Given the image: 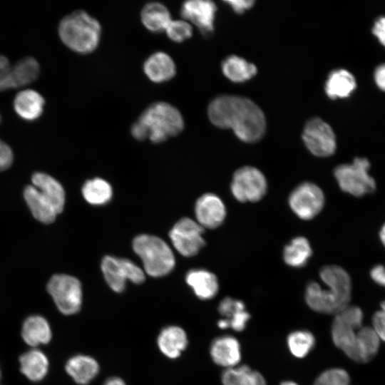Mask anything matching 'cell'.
Masks as SVG:
<instances>
[{"instance_id": "1", "label": "cell", "mask_w": 385, "mask_h": 385, "mask_svg": "<svg viewBox=\"0 0 385 385\" xmlns=\"http://www.w3.org/2000/svg\"><path fill=\"white\" fill-rule=\"evenodd\" d=\"M210 120L221 128H231L242 141L253 143L265 131V118L252 101L240 96L223 95L215 98L207 109Z\"/></svg>"}, {"instance_id": "2", "label": "cell", "mask_w": 385, "mask_h": 385, "mask_svg": "<svg viewBox=\"0 0 385 385\" xmlns=\"http://www.w3.org/2000/svg\"><path fill=\"white\" fill-rule=\"evenodd\" d=\"M363 319L362 309L349 305L335 314L331 331L335 346L359 363L373 359L379 351L381 342L371 327L363 325Z\"/></svg>"}, {"instance_id": "3", "label": "cell", "mask_w": 385, "mask_h": 385, "mask_svg": "<svg viewBox=\"0 0 385 385\" xmlns=\"http://www.w3.org/2000/svg\"><path fill=\"white\" fill-rule=\"evenodd\" d=\"M319 276L326 287L310 282L305 289V301L315 312L335 315L349 305L351 278L344 268L337 265L324 267Z\"/></svg>"}, {"instance_id": "4", "label": "cell", "mask_w": 385, "mask_h": 385, "mask_svg": "<svg viewBox=\"0 0 385 385\" xmlns=\"http://www.w3.org/2000/svg\"><path fill=\"white\" fill-rule=\"evenodd\" d=\"M184 120L179 110L167 102H155L132 125L130 132L138 140L160 143L183 131Z\"/></svg>"}, {"instance_id": "5", "label": "cell", "mask_w": 385, "mask_h": 385, "mask_svg": "<svg viewBox=\"0 0 385 385\" xmlns=\"http://www.w3.org/2000/svg\"><path fill=\"white\" fill-rule=\"evenodd\" d=\"M60 39L71 51L88 54L98 47L101 26L96 19L86 11L78 10L64 16L58 27Z\"/></svg>"}, {"instance_id": "6", "label": "cell", "mask_w": 385, "mask_h": 385, "mask_svg": "<svg viewBox=\"0 0 385 385\" xmlns=\"http://www.w3.org/2000/svg\"><path fill=\"white\" fill-rule=\"evenodd\" d=\"M133 249L141 259L145 273L153 277L165 276L175 267V259L171 248L157 236H136L133 240Z\"/></svg>"}, {"instance_id": "7", "label": "cell", "mask_w": 385, "mask_h": 385, "mask_svg": "<svg viewBox=\"0 0 385 385\" xmlns=\"http://www.w3.org/2000/svg\"><path fill=\"white\" fill-rule=\"evenodd\" d=\"M370 163L365 158H356L351 163L337 166L334 175L342 191L362 197L376 190V183L369 174Z\"/></svg>"}, {"instance_id": "8", "label": "cell", "mask_w": 385, "mask_h": 385, "mask_svg": "<svg viewBox=\"0 0 385 385\" xmlns=\"http://www.w3.org/2000/svg\"><path fill=\"white\" fill-rule=\"evenodd\" d=\"M58 309L65 315L77 313L82 304V289L80 281L71 275H53L46 285Z\"/></svg>"}, {"instance_id": "9", "label": "cell", "mask_w": 385, "mask_h": 385, "mask_svg": "<svg viewBox=\"0 0 385 385\" xmlns=\"http://www.w3.org/2000/svg\"><path fill=\"white\" fill-rule=\"evenodd\" d=\"M101 268L107 284L115 292L125 289L127 280L141 284L145 279L144 271L128 259L106 256Z\"/></svg>"}, {"instance_id": "10", "label": "cell", "mask_w": 385, "mask_h": 385, "mask_svg": "<svg viewBox=\"0 0 385 385\" xmlns=\"http://www.w3.org/2000/svg\"><path fill=\"white\" fill-rule=\"evenodd\" d=\"M230 189L234 197L240 202H257L266 194L267 183L260 170L243 166L235 172Z\"/></svg>"}, {"instance_id": "11", "label": "cell", "mask_w": 385, "mask_h": 385, "mask_svg": "<svg viewBox=\"0 0 385 385\" xmlns=\"http://www.w3.org/2000/svg\"><path fill=\"white\" fill-rule=\"evenodd\" d=\"M204 228L189 217L181 218L169 232L175 249L184 257L197 255L205 245L202 237Z\"/></svg>"}, {"instance_id": "12", "label": "cell", "mask_w": 385, "mask_h": 385, "mask_svg": "<svg viewBox=\"0 0 385 385\" xmlns=\"http://www.w3.org/2000/svg\"><path fill=\"white\" fill-rule=\"evenodd\" d=\"M289 205L294 214L302 220L317 216L324 205L322 189L314 183L305 182L296 187L289 197Z\"/></svg>"}, {"instance_id": "13", "label": "cell", "mask_w": 385, "mask_h": 385, "mask_svg": "<svg viewBox=\"0 0 385 385\" xmlns=\"http://www.w3.org/2000/svg\"><path fill=\"white\" fill-rule=\"evenodd\" d=\"M302 138L308 150L318 157L330 156L337 148L332 128L319 118H314L307 123Z\"/></svg>"}, {"instance_id": "14", "label": "cell", "mask_w": 385, "mask_h": 385, "mask_svg": "<svg viewBox=\"0 0 385 385\" xmlns=\"http://www.w3.org/2000/svg\"><path fill=\"white\" fill-rule=\"evenodd\" d=\"M216 5L211 1L190 0L183 3L180 15L184 20L192 23L205 36H210L214 30Z\"/></svg>"}, {"instance_id": "15", "label": "cell", "mask_w": 385, "mask_h": 385, "mask_svg": "<svg viewBox=\"0 0 385 385\" xmlns=\"http://www.w3.org/2000/svg\"><path fill=\"white\" fill-rule=\"evenodd\" d=\"M195 214L197 222L203 228L219 227L226 217V208L222 200L213 193H206L196 201Z\"/></svg>"}, {"instance_id": "16", "label": "cell", "mask_w": 385, "mask_h": 385, "mask_svg": "<svg viewBox=\"0 0 385 385\" xmlns=\"http://www.w3.org/2000/svg\"><path fill=\"white\" fill-rule=\"evenodd\" d=\"M218 312L223 318L218 321L217 325L222 329L232 328L236 332H242L250 318L244 302L230 297H225L220 302Z\"/></svg>"}, {"instance_id": "17", "label": "cell", "mask_w": 385, "mask_h": 385, "mask_svg": "<svg viewBox=\"0 0 385 385\" xmlns=\"http://www.w3.org/2000/svg\"><path fill=\"white\" fill-rule=\"evenodd\" d=\"M210 356L219 366L227 369L235 367L241 359L240 343L232 336L217 337L211 344Z\"/></svg>"}, {"instance_id": "18", "label": "cell", "mask_w": 385, "mask_h": 385, "mask_svg": "<svg viewBox=\"0 0 385 385\" xmlns=\"http://www.w3.org/2000/svg\"><path fill=\"white\" fill-rule=\"evenodd\" d=\"M143 71L150 81L160 83L171 80L175 76L176 66L168 53L157 51L145 61Z\"/></svg>"}, {"instance_id": "19", "label": "cell", "mask_w": 385, "mask_h": 385, "mask_svg": "<svg viewBox=\"0 0 385 385\" xmlns=\"http://www.w3.org/2000/svg\"><path fill=\"white\" fill-rule=\"evenodd\" d=\"M24 200L34 217L43 224L54 222L58 212L53 204L33 185L24 189Z\"/></svg>"}, {"instance_id": "20", "label": "cell", "mask_w": 385, "mask_h": 385, "mask_svg": "<svg viewBox=\"0 0 385 385\" xmlns=\"http://www.w3.org/2000/svg\"><path fill=\"white\" fill-rule=\"evenodd\" d=\"M45 101L43 96L33 89L19 92L14 100V108L16 114L24 120H34L43 111Z\"/></svg>"}, {"instance_id": "21", "label": "cell", "mask_w": 385, "mask_h": 385, "mask_svg": "<svg viewBox=\"0 0 385 385\" xmlns=\"http://www.w3.org/2000/svg\"><path fill=\"white\" fill-rule=\"evenodd\" d=\"M185 281L196 297L202 300L213 298L218 292L219 284L217 277L204 269L190 270L186 274Z\"/></svg>"}, {"instance_id": "22", "label": "cell", "mask_w": 385, "mask_h": 385, "mask_svg": "<svg viewBox=\"0 0 385 385\" xmlns=\"http://www.w3.org/2000/svg\"><path fill=\"white\" fill-rule=\"evenodd\" d=\"M21 337L24 341L31 346L48 344L52 337L50 324L43 317L31 315L23 323Z\"/></svg>"}, {"instance_id": "23", "label": "cell", "mask_w": 385, "mask_h": 385, "mask_svg": "<svg viewBox=\"0 0 385 385\" xmlns=\"http://www.w3.org/2000/svg\"><path fill=\"white\" fill-rule=\"evenodd\" d=\"M31 183L53 204L58 214L63 211L66 193L57 180L46 173L36 172L31 176Z\"/></svg>"}, {"instance_id": "24", "label": "cell", "mask_w": 385, "mask_h": 385, "mask_svg": "<svg viewBox=\"0 0 385 385\" xmlns=\"http://www.w3.org/2000/svg\"><path fill=\"white\" fill-rule=\"evenodd\" d=\"M185 331L178 326L164 328L158 337V345L161 352L170 359H176L188 346Z\"/></svg>"}, {"instance_id": "25", "label": "cell", "mask_w": 385, "mask_h": 385, "mask_svg": "<svg viewBox=\"0 0 385 385\" xmlns=\"http://www.w3.org/2000/svg\"><path fill=\"white\" fill-rule=\"evenodd\" d=\"M68 374L78 384L85 385L91 382L98 374V362L87 355H76L66 364Z\"/></svg>"}, {"instance_id": "26", "label": "cell", "mask_w": 385, "mask_h": 385, "mask_svg": "<svg viewBox=\"0 0 385 385\" xmlns=\"http://www.w3.org/2000/svg\"><path fill=\"white\" fill-rule=\"evenodd\" d=\"M20 371L29 380L39 381L47 374L48 360L43 352L38 349H31L19 358Z\"/></svg>"}, {"instance_id": "27", "label": "cell", "mask_w": 385, "mask_h": 385, "mask_svg": "<svg viewBox=\"0 0 385 385\" xmlns=\"http://www.w3.org/2000/svg\"><path fill=\"white\" fill-rule=\"evenodd\" d=\"M140 19L143 26L153 33L165 31L172 20L168 8L160 2L145 5L140 12Z\"/></svg>"}, {"instance_id": "28", "label": "cell", "mask_w": 385, "mask_h": 385, "mask_svg": "<svg viewBox=\"0 0 385 385\" xmlns=\"http://www.w3.org/2000/svg\"><path fill=\"white\" fill-rule=\"evenodd\" d=\"M354 76L346 70L338 69L332 71L326 82L325 91L332 99L348 97L356 88Z\"/></svg>"}, {"instance_id": "29", "label": "cell", "mask_w": 385, "mask_h": 385, "mask_svg": "<svg viewBox=\"0 0 385 385\" xmlns=\"http://www.w3.org/2000/svg\"><path fill=\"white\" fill-rule=\"evenodd\" d=\"M312 250L309 240L302 236L293 238L284 248L283 259L290 267L299 268L309 261Z\"/></svg>"}, {"instance_id": "30", "label": "cell", "mask_w": 385, "mask_h": 385, "mask_svg": "<svg viewBox=\"0 0 385 385\" xmlns=\"http://www.w3.org/2000/svg\"><path fill=\"white\" fill-rule=\"evenodd\" d=\"M222 70L228 79L236 83L246 81L257 73V68L253 63L235 55L223 61Z\"/></svg>"}, {"instance_id": "31", "label": "cell", "mask_w": 385, "mask_h": 385, "mask_svg": "<svg viewBox=\"0 0 385 385\" xmlns=\"http://www.w3.org/2000/svg\"><path fill=\"white\" fill-rule=\"evenodd\" d=\"M39 73L40 66L34 58L27 56L21 58L11 66L12 88L30 84L36 80Z\"/></svg>"}, {"instance_id": "32", "label": "cell", "mask_w": 385, "mask_h": 385, "mask_svg": "<svg viewBox=\"0 0 385 385\" xmlns=\"http://www.w3.org/2000/svg\"><path fill=\"white\" fill-rule=\"evenodd\" d=\"M223 385H266L264 376L247 365L226 369L222 374Z\"/></svg>"}, {"instance_id": "33", "label": "cell", "mask_w": 385, "mask_h": 385, "mask_svg": "<svg viewBox=\"0 0 385 385\" xmlns=\"http://www.w3.org/2000/svg\"><path fill=\"white\" fill-rule=\"evenodd\" d=\"M81 192L85 200L93 205H103L112 198L113 190L105 180L95 178L86 181Z\"/></svg>"}, {"instance_id": "34", "label": "cell", "mask_w": 385, "mask_h": 385, "mask_svg": "<svg viewBox=\"0 0 385 385\" xmlns=\"http://www.w3.org/2000/svg\"><path fill=\"white\" fill-rule=\"evenodd\" d=\"M287 342L288 349L293 356L297 358H303L314 346L315 339L310 332L298 330L288 335Z\"/></svg>"}, {"instance_id": "35", "label": "cell", "mask_w": 385, "mask_h": 385, "mask_svg": "<svg viewBox=\"0 0 385 385\" xmlns=\"http://www.w3.org/2000/svg\"><path fill=\"white\" fill-rule=\"evenodd\" d=\"M165 31L171 41L182 43L192 36V27L184 19L171 20Z\"/></svg>"}, {"instance_id": "36", "label": "cell", "mask_w": 385, "mask_h": 385, "mask_svg": "<svg viewBox=\"0 0 385 385\" xmlns=\"http://www.w3.org/2000/svg\"><path fill=\"white\" fill-rule=\"evenodd\" d=\"M313 385H350V376L343 369L332 368L323 371Z\"/></svg>"}, {"instance_id": "37", "label": "cell", "mask_w": 385, "mask_h": 385, "mask_svg": "<svg viewBox=\"0 0 385 385\" xmlns=\"http://www.w3.org/2000/svg\"><path fill=\"white\" fill-rule=\"evenodd\" d=\"M372 329L380 341L385 342V300L380 304V309L372 317Z\"/></svg>"}, {"instance_id": "38", "label": "cell", "mask_w": 385, "mask_h": 385, "mask_svg": "<svg viewBox=\"0 0 385 385\" xmlns=\"http://www.w3.org/2000/svg\"><path fill=\"white\" fill-rule=\"evenodd\" d=\"M11 66L8 58L0 55V91L12 88Z\"/></svg>"}, {"instance_id": "39", "label": "cell", "mask_w": 385, "mask_h": 385, "mask_svg": "<svg viewBox=\"0 0 385 385\" xmlns=\"http://www.w3.org/2000/svg\"><path fill=\"white\" fill-rule=\"evenodd\" d=\"M14 160L11 148L0 139V172L8 169Z\"/></svg>"}, {"instance_id": "40", "label": "cell", "mask_w": 385, "mask_h": 385, "mask_svg": "<svg viewBox=\"0 0 385 385\" xmlns=\"http://www.w3.org/2000/svg\"><path fill=\"white\" fill-rule=\"evenodd\" d=\"M370 277L377 284L385 287V265L379 264L371 269Z\"/></svg>"}, {"instance_id": "41", "label": "cell", "mask_w": 385, "mask_h": 385, "mask_svg": "<svg viewBox=\"0 0 385 385\" xmlns=\"http://www.w3.org/2000/svg\"><path fill=\"white\" fill-rule=\"evenodd\" d=\"M373 34L377 37L381 44L385 46V17H380L375 22L373 29Z\"/></svg>"}, {"instance_id": "42", "label": "cell", "mask_w": 385, "mask_h": 385, "mask_svg": "<svg viewBox=\"0 0 385 385\" xmlns=\"http://www.w3.org/2000/svg\"><path fill=\"white\" fill-rule=\"evenodd\" d=\"M232 9L238 14H242L246 10L250 9L253 4L254 1L252 0H232L226 1Z\"/></svg>"}, {"instance_id": "43", "label": "cell", "mask_w": 385, "mask_h": 385, "mask_svg": "<svg viewBox=\"0 0 385 385\" xmlns=\"http://www.w3.org/2000/svg\"><path fill=\"white\" fill-rule=\"evenodd\" d=\"M374 80L377 86L385 91V64H382L376 68Z\"/></svg>"}, {"instance_id": "44", "label": "cell", "mask_w": 385, "mask_h": 385, "mask_svg": "<svg viewBox=\"0 0 385 385\" xmlns=\"http://www.w3.org/2000/svg\"><path fill=\"white\" fill-rule=\"evenodd\" d=\"M104 385H125V384L118 377H112L108 379Z\"/></svg>"}, {"instance_id": "45", "label": "cell", "mask_w": 385, "mask_h": 385, "mask_svg": "<svg viewBox=\"0 0 385 385\" xmlns=\"http://www.w3.org/2000/svg\"><path fill=\"white\" fill-rule=\"evenodd\" d=\"M379 237L382 245L385 247V222L380 228Z\"/></svg>"}, {"instance_id": "46", "label": "cell", "mask_w": 385, "mask_h": 385, "mask_svg": "<svg viewBox=\"0 0 385 385\" xmlns=\"http://www.w3.org/2000/svg\"><path fill=\"white\" fill-rule=\"evenodd\" d=\"M280 385H298L297 383L292 381H282Z\"/></svg>"}, {"instance_id": "47", "label": "cell", "mask_w": 385, "mask_h": 385, "mask_svg": "<svg viewBox=\"0 0 385 385\" xmlns=\"http://www.w3.org/2000/svg\"><path fill=\"white\" fill-rule=\"evenodd\" d=\"M0 376H1V371H0Z\"/></svg>"}]
</instances>
